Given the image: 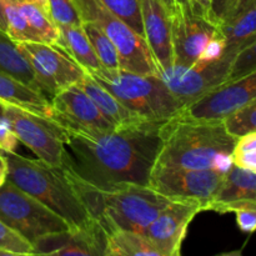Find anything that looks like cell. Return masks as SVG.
Masks as SVG:
<instances>
[{
    "label": "cell",
    "instance_id": "ffe728a7",
    "mask_svg": "<svg viewBox=\"0 0 256 256\" xmlns=\"http://www.w3.org/2000/svg\"><path fill=\"white\" fill-rule=\"evenodd\" d=\"M0 102L52 119L50 100L42 92L26 86L4 72H0Z\"/></svg>",
    "mask_w": 256,
    "mask_h": 256
},
{
    "label": "cell",
    "instance_id": "8fae6325",
    "mask_svg": "<svg viewBox=\"0 0 256 256\" xmlns=\"http://www.w3.org/2000/svg\"><path fill=\"white\" fill-rule=\"evenodd\" d=\"M225 172L212 169L152 168L148 186L169 200H198L202 212L214 199Z\"/></svg>",
    "mask_w": 256,
    "mask_h": 256
},
{
    "label": "cell",
    "instance_id": "603a6c76",
    "mask_svg": "<svg viewBox=\"0 0 256 256\" xmlns=\"http://www.w3.org/2000/svg\"><path fill=\"white\" fill-rule=\"evenodd\" d=\"M108 235L106 256H166L145 235L126 230H105Z\"/></svg>",
    "mask_w": 256,
    "mask_h": 256
},
{
    "label": "cell",
    "instance_id": "b9f144b4",
    "mask_svg": "<svg viewBox=\"0 0 256 256\" xmlns=\"http://www.w3.org/2000/svg\"><path fill=\"white\" fill-rule=\"evenodd\" d=\"M216 256H242V250H232V252H222V254L216 255Z\"/></svg>",
    "mask_w": 256,
    "mask_h": 256
},
{
    "label": "cell",
    "instance_id": "d6986e66",
    "mask_svg": "<svg viewBox=\"0 0 256 256\" xmlns=\"http://www.w3.org/2000/svg\"><path fill=\"white\" fill-rule=\"evenodd\" d=\"M240 202H256V172L232 165L206 212H219L225 205Z\"/></svg>",
    "mask_w": 256,
    "mask_h": 256
},
{
    "label": "cell",
    "instance_id": "30bf717a",
    "mask_svg": "<svg viewBox=\"0 0 256 256\" xmlns=\"http://www.w3.org/2000/svg\"><path fill=\"white\" fill-rule=\"evenodd\" d=\"M4 116L18 140L26 145L45 164L62 168L68 152L62 128L49 118L32 114L14 105H5Z\"/></svg>",
    "mask_w": 256,
    "mask_h": 256
},
{
    "label": "cell",
    "instance_id": "f546056e",
    "mask_svg": "<svg viewBox=\"0 0 256 256\" xmlns=\"http://www.w3.org/2000/svg\"><path fill=\"white\" fill-rule=\"evenodd\" d=\"M230 159L234 166L256 172V132L235 140Z\"/></svg>",
    "mask_w": 256,
    "mask_h": 256
},
{
    "label": "cell",
    "instance_id": "836d02e7",
    "mask_svg": "<svg viewBox=\"0 0 256 256\" xmlns=\"http://www.w3.org/2000/svg\"><path fill=\"white\" fill-rule=\"evenodd\" d=\"M242 2V0H210L209 12H208L210 22L219 26Z\"/></svg>",
    "mask_w": 256,
    "mask_h": 256
},
{
    "label": "cell",
    "instance_id": "52a82bcc",
    "mask_svg": "<svg viewBox=\"0 0 256 256\" xmlns=\"http://www.w3.org/2000/svg\"><path fill=\"white\" fill-rule=\"evenodd\" d=\"M170 14L172 65L196 64L215 42L224 39L219 28L196 6L178 0H165Z\"/></svg>",
    "mask_w": 256,
    "mask_h": 256
},
{
    "label": "cell",
    "instance_id": "f35d334b",
    "mask_svg": "<svg viewBox=\"0 0 256 256\" xmlns=\"http://www.w3.org/2000/svg\"><path fill=\"white\" fill-rule=\"evenodd\" d=\"M22 2H29V4L38 5V6L42 8L44 10H46V0H19ZM48 12V10H46Z\"/></svg>",
    "mask_w": 256,
    "mask_h": 256
},
{
    "label": "cell",
    "instance_id": "8d00e7d4",
    "mask_svg": "<svg viewBox=\"0 0 256 256\" xmlns=\"http://www.w3.org/2000/svg\"><path fill=\"white\" fill-rule=\"evenodd\" d=\"M180 2H188V4H192L194 6H196L198 9L202 10L208 14L209 12V5H210V0H178ZM209 18V16H208Z\"/></svg>",
    "mask_w": 256,
    "mask_h": 256
},
{
    "label": "cell",
    "instance_id": "ac0fdd59",
    "mask_svg": "<svg viewBox=\"0 0 256 256\" xmlns=\"http://www.w3.org/2000/svg\"><path fill=\"white\" fill-rule=\"evenodd\" d=\"M218 28L224 38L225 50L239 52L256 42V0H242Z\"/></svg>",
    "mask_w": 256,
    "mask_h": 256
},
{
    "label": "cell",
    "instance_id": "60d3db41",
    "mask_svg": "<svg viewBox=\"0 0 256 256\" xmlns=\"http://www.w3.org/2000/svg\"><path fill=\"white\" fill-rule=\"evenodd\" d=\"M0 256H32V252L30 254H22V252H2V250H0Z\"/></svg>",
    "mask_w": 256,
    "mask_h": 256
},
{
    "label": "cell",
    "instance_id": "2e32d148",
    "mask_svg": "<svg viewBox=\"0 0 256 256\" xmlns=\"http://www.w3.org/2000/svg\"><path fill=\"white\" fill-rule=\"evenodd\" d=\"M50 104L52 110V119L55 122H68L75 126L100 132L115 129L114 125L102 116L94 102L79 85L58 92L50 99Z\"/></svg>",
    "mask_w": 256,
    "mask_h": 256
},
{
    "label": "cell",
    "instance_id": "e0dca14e",
    "mask_svg": "<svg viewBox=\"0 0 256 256\" xmlns=\"http://www.w3.org/2000/svg\"><path fill=\"white\" fill-rule=\"evenodd\" d=\"M144 39L158 74L172 66L170 14L165 0H140Z\"/></svg>",
    "mask_w": 256,
    "mask_h": 256
},
{
    "label": "cell",
    "instance_id": "d590c367",
    "mask_svg": "<svg viewBox=\"0 0 256 256\" xmlns=\"http://www.w3.org/2000/svg\"><path fill=\"white\" fill-rule=\"evenodd\" d=\"M16 135L6 118L0 119V152H14L18 146Z\"/></svg>",
    "mask_w": 256,
    "mask_h": 256
},
{
    "label": "cell",
    "instance_id": "7c38bea8",
    "mask_svg": "<svg viewBox=\"0 0 256 256\" xmlns=\"http://www.w3.org/2000/svg\"><path fill=\"white\" fill-rule=\"evenodd\" d=\"M236 52L225 50L224 54L215 60L198 62L189 68L172 65L158 75L176 98L182 108H184L209 90L229 80L232 62Z\"/></svg>",
    "mask_w": 256,
    "mask_h": 256
},
{
    "label": "cell",
    "instance_id": "7bdbcfd3",
    "mask_svg": "<svg viewBox=\"0 0 256 256\" xmlns=\"http://www.w3.org/2000/svg\"><path fill=\"white\" fill-rule=\"evenodd\" d=\"M5 105H6V104H4V102H0V119H2V118H4Z\"/></svg>",
    "mask_w": 256,
    "mask_h": 256
},
{
    "label": "cell",
    "instance_id": "5b68a950",
    "mask_svg": "<svg viewBox=\"0 0 256 256\" xmlns=\"http://www.w3.org/2000/svg\"><path fill=\"white\" fill-rule=\"evenodd\" d=\"M90 75L142 120L164 122L182 110L180 102L158 74L142 75L102 68Z\"/></svg>",
    "mask_w": 256,
    "mask_h": 256
},
{
    "label": "cell",
    "instance_id": "d4e9b609",
    "mask_svg": "<svg viewBox=\"0 0 256 256\" xmlns=\"http://www.w3.org/2000/svg\"><path fill=\"white\" fill-rule=\"evenodd\" d=\"M82 28L102 66L108 70L120 69L119 54L116 52V48L114 46L112 40L105 35V32L95 22H82Z\"/></svg>",
    "mask_w": 256,
    "mask_h": 256
},
{
    "label": "cell",
    "instance_id": "7402d4cb",
    "mask_svg": "<svg viewBox=\"0 0 256 256\" xmlns=\"http://www.w3.org/2000/svg\"><path fill=\"white\" fill-rule=\"evenodd\" d=\"M58 29L60 36L55 45L62 48L80 68L85 70V72L94 74L95 72L102 69V64L95 55L82 25H58Z\"/></svg>",
    "mask_w": 256,
    "mask_h": 256
},
{
    "label": "cell",
    "instance_id": "4316f807",
    "mask_svg": "<svg viewBox=\"0 0 256 256\" xmlns=\"http://www.w3.org/2000/svg\"><path fill=\"white\" fill-rule=\"evenodd\" d=\"M6 34L15 42H40L39 38L22 15L18 0H2Z\"/></svg>",
    "mask_w": 256,
    "mask_h": 256
},
{
    "label": "cell",
    "instance_id": "4dcf8cb0",
    "mask_svg": "<svg viewBox=\"0 0 256 256\" xmlns=\"http://www.w3.org/2000/svg\"><path fill=\"white\" fill-rule=\"evenodd\" d=\"M46 10L55 25L80 26L82 19L79 16L74 0H46Z\"/></svg>",
    "mask_w": 256,
    "mask_h": 256
},
{
    "label": "cell",
    "instance_id": "1f68e13d",
    "mask_svg": "<svg viewBox=\"0 0 256 256\" xmlns=\"http://www.w3.org/2000/svg\"><path fill=\"white\" fill-rule=\"evenodd\" d=\"M256 72V42L242 48L235 54L232 62L229 80L240 79Z\"/></svg>",
    "mask_w": 256,
    "mask_h": 256
},
{
    "label": "cell",
    "instance_id": "cb8c5ba5",
    "mask_svg": "<svg viewBox=\"0 0 256 256\" xmlns=\"http://www.w3.org/2000/svg\"><path fill=\"white\" fill-rule=\"evenodd\" d=\"M0 72L12 75L32 89L42 92L32 68L18 50L16 42L2 30H0Z\"/></svg>",
    "mask_w": 256,
    "mask_h": 256
},
{
    "label": "cell",
    "instance_id": "6da1fadb",
    "mask_svg": "<svg viewBox=\"0 0 256 256\" xmlns=\"http://www.w3.org/2000/svg\"><path fill=\"white\" fill-rule=\"evenodd\" d=\"M55 122L65 132V146L72 155H69L70 166L82 180L102 189L120 184L148 185L160 150L162 122H140L108 132Z\"/></svg>",
    "mask_w": 256,
    "mask_h": 256
},
{
    "label": "cell",
    "instance_id": "4fadbf2b",
    "mask_svg": "<svg viewBox=\"0 0 256 256\" xmlns=\"http://www.w3.org/2000/svg\"><path fill=\"white\" fill-rule=\"evenodd\" d=\"M252 100H256V72L218 85L182 108L176 115L194 122H222Z\"/></svg>",
    "mask_w": 256,
    "mask_h": 256
},
{
    "label": "cell",
    "instance_id": "3957f363",
    "mask_svg": "<svg viewBox=\"0 0 256 256\" xmlns=\"http://www.w3.org/2000/svg\"><path fill=\"white\" fill-rule=\"evenodd\" d=\"M156 168L212 169L226 172L232 166L235 140L222 122H194L175 115L160 126Z\"/></svg>",
    "mask_w": 256,
    "mask_h": 256
},
{
    "label": "cell",
    "instance_id": "f1b7e54d",
    "mask_svg": "<svg viewBox=\"0 0 256 256\" xmlns=\"http://www.w3.org/2000/svg\"><path fill=\"white\" fill-rule=\"evenodd\" d=\"M110 12L126 22L135 32L144 38L140 12V0H100ZM145 40V39H144Z\"/></svg>",
    "mask_w": 256,
    "mask_h": 256
},
{
    "label": "cell",
    "instance_id": "8992f818",
    "mask_svg": "<svg viewBox=\"0 0 256 256\" xmlns=\"http://www.w3.org/2000/svg\"><path fill=\"white\" fill-rule=\"evenodd\" d=\"M74 4L82 22H95L112 40L119 54L120 69L142 75L158 74L144 38L112 14L100 0H74Z\"/></svg>",
    "mask_w": 256,
    "mask_h": 256
},
{
    "label": "cell",
    "instance_id": "83f0119b",
    "mask_svg": "<svg viewBox=\"0 0 256 256\" xmlns=\"http://www.w3.org/2000/svg\"><path fill=\"white\" fill-rule=\"evenodd\" d=\"M224 129L234 139L256 132V100L239 108L222 120Z\"/></svg>",
    "mask_w": 256,
    "mask_h": 256
},
{
    "label": "cell",
    "instance_id": "7a4b0ae2",
    "mask_svg": "<svg viewBox=\"0 0 256 256\" xmlns=\"http://www.w3.org/2000/svg\"><path fill=\"white\" fill-rule=\"evenodd\" d=\"M92 219L105 230H126L144 235L160 210L170 202L148 185L120 184L102 189L82 180L69 164V152L62 166Z\"/></svg>",
    "mask_w": 256,
    "mask_h": 256
},
{
    "label": "cell",
    "instance_id": "277c9868",
    "mask_svg": "<svg viewBox=\"0 0 256 256\" xmlns=\"http://www.w3.org/2000/svg\"><path fill=\"white\" fill-rule=\"evenodd\" d=\"M2 154L8 162L6 180L52 210L70 226H82L92 219L62 168L28 159L15 152Z\"/></svg>",
    "mask_w": 256,
    "mask_h": 256
},
{
    "label": "cell",
    "instance_id": "e575fe53",
    "mask_svg": "<svg viewBox=\"0 0 256 256\" xmlns=\"http://www.w3.org/2000/svg\"><path fill=\"white\" fill-rule=\"evenodd\" d=\"M234 214L236 215L238 226L242 232H246V234L254 232L256 228V204L240 208L235 210Z\"/></svg>",
    "mask_w": 256,
    "mask_h": 256
},
{
    "label": "cell",
    "instance_id": "d6a6232c",
    "mask_svg": "<svg viewBox=\"0 0 256 256\" xmlns=\"http://www.w3.org/2000/svg\"><path fill=\"white\" fill-rule=\"evenodd\" d=\"M0 250H2V252L30 254V252H32L34 248L22 235H19L12 229H10L8 225H5L0 220Z\"/></svg>",
    "mask_w": 256,
    "mask_h": 256
},
{
    "label": "cell",
    "instance_id": "9c48e42d",
    "mask_svg": "<svg viewBox=\"0 0 256 256\" xmlns=\"http://www.w3.org/2000/svg\"><path fill=\"white\" fill-rule=\"evenodd\" d=\"M16 48L32 68L42 92L49 100L58 92L79 84L86 74L55 44L24 42H16Z\"/></svg>",
    "mask_w": 256,
    "mask_h": 256
},
{
    "label": "cell",
    "instance_id": "484cf974",
    "mask_svg": "<svg viewBox=\"0 0 256 256\" xmlns=\"http://www.w3.org/2000/svg\"><path fill=\"white\" fill-rule=\"evenodd\" d=\"M19 2V0H18ZM19 8L22 10V15L28 20L32 29L39 38L40 42L45 44H56L59 40V29L49 16L46 10L38 5L29 4V2H19Z\"/></svg>",
    "mask_w": 256,
    "mask_h": 256
},
{
    "label": "cell",
    "instance_id": "5bb4252c",
    "mask_svg": "<svg viewBox=\"0 0 256 256\" xmlns=\"http://www.w3.org/2000/svg\"><path fill=\"white\" fill-rule=\"evenodd\" d=\"M202 212L198 200H170L156 215L144 235L166 256H182V244L188 228Z\"/></svg>",
    "mask_w": 256,
    "mask_h": 256
},
{
    "label": "cell",
    "instance_id": "44dd1931",
    "mask_svg": "<svg viewBox=\"0 0 256 256\" xmlns=\"http://www.w3.org/2000/svg\"><path fill=\"white\" fill-rule=\"evenodd\" d=\"M78 85L89 95L90 99L94 102L98 109L100 110L102 116L115 128H122L128 126V125L138 124L140 122H146V120L140 119L134 112L126 109L114 95L110 94L88 72Z\"/></svg>",
    "mask_w": 256,
    "mask_h": 256
},
{
    "label": "cell",
    "instance_id": "ba28073f",
    "mask_svg": "<svg viewBox=\"0 0 256 256\" xmlns=\"http://www.w3.org/2000/svg\"><path fill=\"white\" fill-rule=\"evenodd\" d=\"M0 220L32 245L72 229L62 218L9 180L0 186Z\"/></svg>",
    "mask_w": 256,
    "mask_h": 256
},
{
    "label": "cell",
    "instance_id": "74e56055",
    "mask_svg": "<svg viewBox=\"0 0 256 256\" xmlns=\"http://www.w3.org/2000/svg\"><path fill=\"white\" fill-rule=\"evenodd\" d=\"M8 178V162L4 154L0 152V186L6 182Z\"/></svg>",
    "mask_w": 256,
    "mask_h": 256
},
{
    "label": "cell",
    "instance_id": "ab89813d",
    "mask_svg": "<svg viewBox=\"0 0 256 256\" xmlns=\"http://www.w3.org/2000/svg\"><path fill=\"white\" fill-rule=\"evenodd\" d=\"M0 30L6 32V24H5V18H4V12H2V0H0Z\"/></svg>",
    "mask_w": 256,
    "mask_h": 256
},
{
    "label": "cell",
    "instance_id": "9a60e30c",
    "mask_svg": "<svg viewBox=\"0 0 256 256\" xmlns=\"http://www.w3.org/2000/svg\"><path fill=\"white\" fill-rule=\"evenodd\" d=\"M108 235L96 219L50 235L32 245V256H106Z\"/></svg>",
    "mask_w": 256,
    "mask_h": 256
}]
</instances>
